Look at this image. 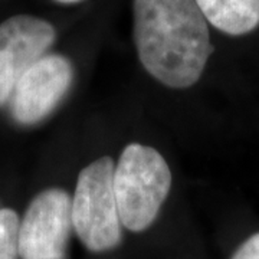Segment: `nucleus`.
<instances>
[{
  "mask_svg": "<svg viewBox=\"0 0 259 259\" xmlns=\"http://www.w3.org/2000/svg\"><path fill=\"white\" fill-rule=\"evenodd\" d=\"M133 8L134 42L146 71L170 88L194 85L213 52L196 0H134Z\"/></svg>",
  "mask_w": 259,
  "mask_h": 259,
  "instance_id": "f257e3e1",
  "label": "nucleus"
},
{
  "mask_svg": "<svg viewBox=\"0 0 259 259\" xmlns=\"http://www.w3.org/2000/svg\"><path fill=\"white\" fill-rule=\"evenodd\" d=\"M114 193L121 225L141 232L154 222L171 186V173L157 150L130 144L114 168Z\"/></svg>",
  "mask_w": 259,
  "mask_h": 259,
  "instance_id": "f03ea898",
  "label": "nucleus"
},
{
  "mask_svg": "<svg viewBox=\"0 0 259 259\" xmlns=\"http://www.w3.org/2000/svg\"><path fill=\"white\" fill-rule=\"evenodd\" d=\"M111 157L81 170L72 197V223L83 246L93 252L114 249L121 242V219L114 193Z\"/></svg>",
  "mask_w": 259,
  "mask_h": 259,
  "instance_id": "7ed1b4c3",
  "label": "nucleus"
},
{
  "mask_svg": "<svg viewBox=\"0 0 259 259\" xmlns=\"http://www.w3.org/2000/svg\"><path fill=\"white\" fill-rule=\"evenodd\" d=\"M72 229V197L62 189L44 190L19 223V256L65 259Z\"/></svg>",
  "mask_w": 259,
  "mask_h": 259,
  "instance_id": "20e7f679",
  "label": "nucleus"
},
{
  "mask_svg": "<svg viewBox=\"0 0 259 259\" xmlns=\"http://www.w3.org/2000/svg\"><path fill=\"white\" fill-rule=\"evenodd\" d=\"M55 28L44 19L16 15L0 25V105L20 78L54 45Z\"/></svg>",
  "mask_w": 259,
  "mask_h": 259,
  "instance_id": "39448f33",
  "label": "nucleus"
},
{
  "mask_svg": "<svg viewBox=\"0 0 259 259\" xmlns=\"http://www.w3.org/2000/svg\"><path fill=\"white\" fill-rule=\"evenodd\" d=\"M74 69L64 55H44L20 78L12 94L10 110L15 121L36 124L55 110L68 93Z\"/></svg>",
  "mask_w": 259,
  "mask_h": 259,
  "instance_id": "423d86ee",
  "label": "nucleus"
},
{
  "mask_svg": "<svg viewBox=\"0 0 259 259\" xmlns=\"http://www.w3.org/2000/svg\"><path fill=\"white\" fill-rule=\"evenodd\" d=\"M207 23L223 33L241 36L259 26V0H196Z\"/></svg>",
  "mask_w": 259,
  "mask_h": 259,
  "instance_id": "0eeeda50",
  "label": "nucleus"
},
{
  "mask_svg": "<svg viewBox=\"0 0 259 259\" xmlns=\"http://www.w3.org/2000/svg\"><path fill=\"white\" fill-rule=\"evenodd\" d=\"M19 223L12 209H0V259H18Z\"/></svg>",
  "mask_w": 259,
  "mask_h": 259,
  "instance_id": "6e6552de",
  "label": "nucleus"
},
{
  "mask_svg": "<svg viewBox=\"0 0 259 259\" xmlns=\"http://www.w3.org/2000/svg\"><path fill=\"white\" fill-rule=\"evenodd\" d=\"M232 259H259V233L252 235L233 253Z\"/></svg>",
  "mask_w": 259,
  "mask_h": 259,
  "instance_id": "1a4fd4ad",
  "label": "nucleus"
},
{
  "mask_svg": "<svg viewBox=\"0 0 259 259\" xmlns=\"http://www.w3.org/2000/svg\"><path fill=\"white\" fill-rule=\"evenodd\" d=\"M55 2L65 3V5H69V3H78V2H81V0H55Z\"/></svg>",
  "mask_w": 259,
  "mask_h": 259,
  "instance_id": "9d476101",
  "label": "nucleus"
}]
</instances>
